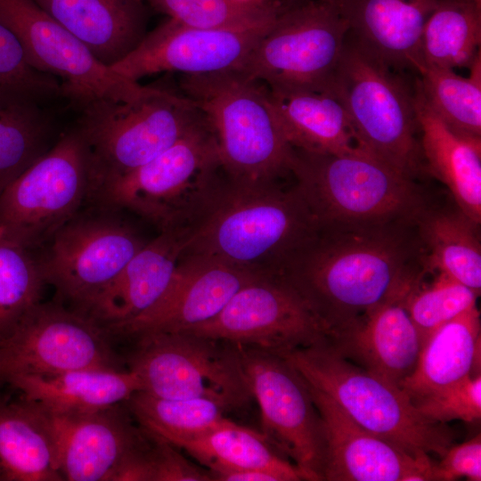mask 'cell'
<instances>
[{"label":"cell","mask_w":481,"mask_h":481,"mask_svg":"<svg viewBox=\"0 0 481 481\" xmlns=\"http://www.w3.org/2000/svg\"><path fill=\"white\" fill-rule=\"evenodd\" d=\"M328 92L343 105L357 146L413 178L424 168L414 90L348 35Z\"/></svg>","instance_id":"8992f818"},{"label":"cell","mask_w":481,"mask_h":481,"mask_svg":"<svg viewBox=\"0 0 481 481\" xmlns=\"http://www.w3.org/2000/svg\"><path fill=\"white\" fill-rule=\"evenodd\" d=\"M294 151V185L319 226L416 224L428 208L413 178L360 148L343 154Z\"/></svg>","instance_id":"5b68a950"},{"label":"cell","mask_w":481,"mask_h":481,"mask_svg":"<svg viewBox=\"0 0 481 481\" xmlns=\"http://www.w3.org/2000/svg\"><path fill=\"white\" fill-rule=\"evenodd\" d=\"M414 105L424 168L443 183L457 208L481 222V138L455 132L426 102L417 83Z\"/></svg>","instance_id":"d4e9b609"},{"label":"cell","mask_w":481,"mask_h":481,"mask_svg":"<svg viewBox=\"0 0 481 481\" xmlns=\"http://www.w3.org/2000/svg\"><path fill=\"white\" fill-rule=\"evenodd\" d=\"M5 383L21 398L54 413L87 412L124 404L143 390L132 371L87 368L53 375H18Z\"/></svg>","instance_id":"484cf974"},{"label":"cell","mask_w":481,"mask_h":481,"mask_svg":"<svg viewBox=\"0 0 481 481\" xmlns=\"http://www.w3.org/2000/svg\"><path fill=\"white\" fill-rule=\"evenodd\" d=\"M466 477L471 481L481 480V436L450 446L435 466V480L452 481Z\"/></svg>","instance_id":"b9f144b4"},{"label":"cell","mask_w":481,"mask_h":481,"mask_svg":"<svg viewBox=\"0 0 481 481\" xmlns=\"http://www.w3.org/2000/svg\"><path fill=\"white\" fill-rule=\"evenodd\" d=\"M110 336L105 326L86 314L40 302L0 340V383L18 375L120 368Z\"/></svg>","instance_id":"9a60e30c"},{"label":"cell","mask_w":481,"mask_h":481,"mask_svg":"<svg viewBox=\"0 0 481 481\" xmlns=\"http://www.w3.org/2000/svg\"><path fill=\"white\" fill-rule=\"evenodd\" d=\"M479 295L443 273H437L428 285L420 281L405 298L404 306L420 335L422 345L440 326L477 306Z\"/></svg>","instance_id":"f35d334b"},{"label":"cell","mask_w":481,"mask_h":481,"mask_svg":"<svg viewBox=\"0 0 481 481\" xmlns=\"http://www.w3.org/2000/svg\"><path fill=\"white\" fill-rule=\"evenodd\" d=\"M477 1H480V2H481V0H477Z\"/></svg>","instance_id":"ee69618b"},{"label":"cell","mask_w":481,"mask_h":481,"mask_svg":"<svg viewBox=\"0 0 481 481\" xmlns=\"http://www.w3.org/2000/svg\"><path fill=\"white\" fill-rule=\"evenodd\" d=\"M274 115L289 143L310 153L343 154L359 147L341 102L328 91L269 88Z\"/></svg>","instance_id":"4316f807"},{"label":"cell","mask_w":481,"mask_h":481,"mask_svg":"<svg viewBox=\"0 0 481 481\" xmlns=\"http://www.w3.org/2000/svg\"><path fill=\"white\" fill-rule=\"evenodd\" d=\"M306 383L324 431L323 480H435L436 462L428 454L412 453L368 431L328 395Z\"/></svg>","instance_id":"ac0fdd59"},{"label":"cell","mask_w":481,"mask_h":481,"mask_svg":"<svg viewBox=\"0 0 481 481\" xmlns=\"http://www.w3.org/2000/svg\"><path fill=\"white\" fill-rule=\"evenodd\" d=\"M78 112L76 125L91 155V185L149 162L204 117L184 94L151 86L131 101L101 99Z\"/></svg>","instance_id":"ba28073f"},{"label":"cell","mask_w":481,"mask_h":481,"mask_svg":"<svg viewBox=\"0 0 481 481\" xmlns=\"http://www.w3.org/2000/svg\"><path fill=\"white\" fill-rule=\"evenodd\" d=\"M480 45L481 2L438 0L425 23L416 66L469 69Z\"/></svg>","instance_id":"1f68e13d"},{"label":"cell","mask_w":481,"mask_h":481,"mask_svg":"<svg viewBox=\"0 0 481 481\" xmlns=\"http://www.w3.org/2000/svg\"><path fill=\"white\" fill-rule=\"evenodd\" d=\"M468 77L454 69L418 64L416 83L430 109L455 132L481 138V53Z\"/></svg>","instance_id":"d6a6232c"},{"label":"cell","mask_w":481,"mask_h":481,"mask_svg":"<svg viewBox=\"0 0 481 481\" xmlns=\"http://www.w3.org/2000/svg\"><path fill=\"white\" fill-rule=\"evenodd\" d=\"M237 347L252 397L260 409L262 434L291 460L305 480L323 481L324 431L305 379L281 355Z\"/></svg>","instance_id":"4fadbf2b"},{"label":"cell","mask_w":481,"mask_h":481,"mask_svg":"<svg viewBox=\"0 0 481 481\" xmlns=\"http://www.w3.org/2000/svg\"><path fill=\"white\" fill-rule=\"evenodd\" d=\"M317 230L295 185L224 175L208 208L187 228L183 255L213 258L254 276L281 277Z\"/></svg>","instance_id":"7a4b0ae2"},{"label":"cell","mask_w":481,"mask_h":481,"mask_svg":"<svg viewBox=\"0 0 481 481\" xmlns=\"http://www.w3.org/2000/svg\"><path fill=\"white\" fill-rule=\"evenodd\" d=\"M412 404L424 418L433 422L478 421L481 418V373L439 388Z\"/></svg>","instance_id":"60d3db41"},{"label":"cell","mask_w":481,"mask_h":481,"mask_svg":"<svg viewBox=\"0 0 481 481\" xmlns=\"http://www.w3.org/2000/svg\"><path fill=\"white\" fill-rule=\"evenodd\" d=\"M109 481H213L176 446L146 429L143 442L116 467Z\"/></svg>","instance_id":"74e56055"},{"label":"cell","mask_w":481,"mask_h":481,"mask_svg":"<svg viewBox=\"0 0 481 481\" xmlns=\"http://www.w3.org/2000/svg\"><path fill=\"white\" fill-rule=\"evenodd\" d=\"M186 232L187 228L163 231L145 243L84 314L110 329L151 308L173 278Z\"/></svg>","instance_id":"7402d4cb"},{"label":"cell","mask_w":481,"mask_h":481,"mask_svg":"<svg viewBox=\"0 0 481 481\" xmlns=\"http://www.w3.org/2000/svg\"><path fill=\"white\" fill-rule=\"evenodd\" d=\"M40 259L46 284L85 313L145 244L125 223L103 216H75L52 237Z\"/></svg>","instance_id":"2e32d148"},{"label":"cell","mask_w":481,"mask_h":481,"mask_svg":"<svg viewBox=\"0 0 481 481\" xmlns=\"http://www.w3.org/2000/svg\"><path fill=\"white\" fill-rule=\"evenodd\" d=\"M124 405L137 424L171 444L232 421L224 404L208 398L169 399L137 391Z\"/></svg>","instance_id":"836d02e7"},{"label":"cell","mask_w":481,"mask_h":481,"mask_svg":"<svg viewBox=\"0 0 481 481\" xmlns=\"http://www.w3.org/2000/svg\"><path fill=\"white\" fill-rule=\"evenodd\" d=\"M480 313L475 306L424 341L416 366L400 388L412 402L480 372Z\"/></svg>","instance_id":"83f0119b"},{"label":"cell","mask_w":481,"mask_h":481,"mask_svg":"<svg viewBox=\"0 0 481 481\" xmlns=\"http://www.w3.org/2000/svg\"><path fill=\"white\" fill-rule=\"evenodd\" d=\"M32 404L49 432L63 480L109 481L145 436V428L134 424L123 404L72 413H54Z\"/></svg>","instance_id":"d6986e66"},{"label":"cell","mask_w":481,"mask_h":481,"mask_svg":"<svg viewBox=\"0 0 481 481\" xmlns=\"http://www.w3.org/2000/svg\"><path fill=\"white\" fill-rule=\"evenodd\" d=\"M110 67L129 54L147 35L143 0H33Z\"/></svg>","instance_id":"cb8c5ba5"},{"label":"cell","mask_w":481,"mask_h":481,"mask_svg":"<svg viewBox=\"0 0 481 481\" xmlns=\"http://www.w3.org/2000/svg\"><path fill=\"white\" fill-rule=\"evenodd\" d=\"M127 369L143 390L169 399L208 398L229 411L253 399L237 346L188 332H152L134 338Z\"/></svg>","instance_id":"9c48e42d"},{"label":"cell","mask_w":481,"mask_h":481,"mask_svg":"<svg viewBox=\"0 0 481 481\" xmlns=\"http://www.w3.org/2000/svg\"><path fill=\"white\" fill-rule=\"evenodd\" d=\"M257 277L213 258L183 255L162 297L139 316L108 330L111 335L133 338L184 330L213 318Z\"/></svg>","instance_id":"ffe728a7"},{"label":"cell","mask_w":481,"mask_h":481,"mask_svg":"<svg viewBox=\"0 0 481 481\" xmlns=\"http://www.w3.org/2000/svg\"><path fill=\"white\" fill-rule=\"evenodd\" d=\"M59 97L60 81L35 69L16 37L0 22V107L28 100L47 103Z\"/></svg>","instance_id":"ab89813d"},{"label":"cell","mask_w":481,"mask_h":481,"mask_svg":"<svg viewBox=\"0 0 481 481\" xmlns=\"http://www.w3.org/2000/svg\"><path fill=\"white\" fill-rule=\"evenodd\" d=\"M283 357L309 385L378 436L415 454L441 457L452 445L445 424L424 418L399 387L344 358L329 341Z\"/></svg>","instance_id":"52a82bcc"},{"label":"cell","mask_w":481,"mask_h":481,"mask_svg":"<svg viewBox=\"0 0 481 481\" xmlns=\"http://www.w3.org/2000/svg\"><path fill=\"white\" fill-rule=\"evenodd\" d=\"M279 1H281L283 4H289L299 0H279Z\"/></svg>","instance_id":"7bdbcfd3"},{"label":"cell","mask_w":481,"mask_h":481,"mask_svg":"<svg viewBox=\"0 0 481 481\" xmlns=\"http://www.w3.org/2000/svg\"><path fill=\"white\" fill-rule=\"evenodd\" d=\"M172 444L184 450L208 470L219 468L256 469L272 473L280 481L305 480L300 470L262 432L232 420Z\"/></svg>","instance_id":"4dcf8cb0"},{"label":"cell","mask_w":481,"mask_h":481,"mask_svg":"<svg viewBox=\"0 0 481 481\" xmlns=\"http://www.w3.org/2000/svg\"><path fill=\"white\" fill-rule=\"evenodd\" d=\"M33 251L0 232V340L41 302L46 283Z\"/></svg>","instance_id":"8d00e7d4"},{"label":"cell","mask_w":481,"mask_h":481,"mask_svg":"<svg viewBox=\"0 0 481 481\" xmlns=\"http://www.w3.org/2000/svg\"><path fill=\"white\" fill-rule=\"evenodd\" d=\"M182 331L281 356L330 338L302 298L278 276L251 280L213 318Z\"/></svg>","instance_id":"5bb4252c"},{"label":"cell","mask_w":481,"mask_h":481,"mask_svg":"<svg viewBox=\"0 0 481 481\" xmlns=\"http://www.w3.org/2000/svg\"><path fill=\"white\" fill-rule=\"evenodd\" d=\"M269 28L204 29L168 19L110 68L132 82L165 71L202 75L239 69Z\"/></svg>","instance_id":"e0dca14e"},{"label":"cell","mask_w":481,"mask_h":481,"mask_svg":"<svg viewBox=\"0 0 481 481\" xmlns=\"http://www.w3.org/2000/svg\"><path fill=\"white\" fill-rule=\"evenodd\" d=\"M416 228L422 248H426L425 270L445 273L480 294L479 224L459 208H427L417 219Z\"/></svg>","instance_id":"f546056e"},{"label":"cell","mask_w":481,"mask_h":481,"mask_svg":"<svg viewBox=\"0 0 481 481\" xmlns=\"http://www.w3.org/2000/svg\"><path fill=\"white\" fill-rule=\"evenodd\" d=\"M348 35L395 70L412 69L425 23L438 0H330Z\"/></svg>","instance_id":"603a6c76"},{"label":"cell","mask_w":481,"mask_h":481,"mask_svg":"<svg viewBox=\"0 0 481 481\" xmlns=\"http://www.w3.org/2000/svg\"><path fill=\"white\" fill-rule=\"evenodd\" d=\"M0 22L16 37L35 69L60 81L62 98L77 111L101 99L131 101L148 88L99 61L33 0H0Z\"/></svg>","instance_id":"7c38bea8"},{"label":"cell","mask_w":481,"mask_h":481,"mask_svg":"<svg viewBox=\"0 0 481 481\" xmlns=\"http://www.w3.org/2000/svg\"><path fill=\"white\" fill-rule=\"evenodd\" d=\"M91 155L77 125L0 195V232L35 250L77 215L89 197Z\"/></svg>","instance_id":"8fae6325"},{"label":"cell","mask_w":481,"mask_h":481,"mask_svg":"<svg viewBox=\"0 0 481 481\" xmlns=\"http://www.w3.org/2000/svg\"><path fill=\"white\" fill-rule=\"evenodd\" d=\"M45 104L28 100L0 107V195L51 148L53 119Z\"/></svg>","instance_id":"e575fe53"},{"label":"cell","mask_w":481,"mask_h":481,"mask_svg":"<svg viewBox=\"0 0 481 481\" xmlns=\"http://www.w3.org/2000/svg\"><path fill=\"white\" fill-rule=\"evenodd\" d=\"M185 26L204 29L270 27L286 4L279 0H143Z\"/></svg>","instance_id":"d590c367"},{"label":"cell","mask_w":481,"mask_h":481,"mask_svg":"<svg viewBox=\"0 0 481 481\" xmlns=\"http://www.w3.org/2000/svg\"><path fill=\"white\" fill-rule=\"evenodd\" d=\"M0 481H63L36 406L0 399Z\"/></svg>","instance_id":"f1b7e54d"},{"label":"cell","mask_w":481,"mask_h":481,"mask_svg":"<svg viewBox=\"0 0 481 481\" xmlns=\"http://www.w3.org/2000/svg\"><path fill=\"white\" fill-rule=\"evenodd\" d=\"M415 225H318L281 277L331 337L376 306L404 299L421 281L426 270L417 263L424 255Z\"/></svg>","instance_id":"6da1fadb"},{"label":"cell","mask_w":481,"mask_h":481,"mask_svg":"<svg viewBox=\"0 0 481 481\" xmlns=\"http://www.w3.org/2000/svg\"><path fill=\"white\" fill-rule=\"evenodd\" d=\"M348 26L330 0L286 4L239 69L269 88L326 91Z\"/></svg>","instance_id":"30bf717a"},{"label":"cell","mask_w":481,"mask_h":481,"mask_svg":"<svg viewBox=\"0 0 481 481\" xmlns=\"http://www.w3.org/2000/svg\"><path fill=\"white\" fill-rule=\"evenodd\" d=\"M181 86L214 132L225 177L269 183L291 175L295 151L274 115L264 83L228 70L183 75Z\"/></svg>","instance_id":"277c9868"},{"label":"cell","mask_w":481,"mask_h":481,"mask_svg":"<svg viewBox=\"0 0 481 481\" xmlns=\"http://www.w3.org/2000/svg\"><path fill=\"white\" fill-rule=\"evenodd\" d=\"M404 299L376 306L329 340L344 358L399 387L414 370L422 347Z\"/></svg>","instance_id":"44dd1931"},{"label":"cell","mask_w":481,"mask_h":481,"mask_svg":"<svg viewBox=\"0 0 481 481\" xmlns=\"http://www.w3.org/2000/svg\"><path fill=\"white\" fill-rule=\"evenodd\" d=\"M223 178L216 136L204 116L149 162L94 183L88 198L108 210L128 209L160 232L188 228L208 208Z\"/></svg>","instance_id":"3957f363"}]
</instances>
